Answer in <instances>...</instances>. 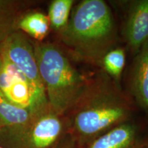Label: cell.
Segmentation results:
<instances>
[{"label":"cell","instance_id":"obj_7","mask_svg":"<svg viewBox=\"0 0 148 148\" xmlns=\"http://www.w3.org/2000/svg\"><path fill=\"white\" fill-rule=\"evenodd\" d=\"M123 35L129 50L134 56L148 41V0H137L130 3Z\"/></svg>","mask_w":148,"mask_h":148},{"label":"cell","instance_id":"obj_6","mask_svg":"<svg viewBox=\"0 0 148 148\" xmlns=\"http://www.w3.org/2000/svg\"><path fill=\"white\" fill-rule=\"evenodd\" d=\"M0 92L11 103L27 109L34 116L50 109L41 105L26 77L1 53Z\"/></svg>","mask_w":148,"mask_h":148},{"label":"cell","instance_id":"obj_12","mask_svg":"<svg viewBox=\"0 0 148 148\" xmlns=\"http://www.w3.org/2000/svg\"><path fill=\"white\" fill-rule=\"evenodd\" d=\"M125 64V51L123 48L115 47L103 57L100 68L118 86H121V75Z\"/></svg>","mask_w":148,"mask_h":148},{"label":"cell","instance_id":"obj_4","mask_svg":"<svg viewBox=\"0 0 148 148\" xmlns=\"http://www.w3.org/2000/svg\"><path fill=\"white\" fill-rule=\"evenodd\" d=\"M69 128L65 115H58L49 109L35 116L24 126L1 127L0 145L5 148H55Z\"/></svg>","mask_w":148,"mask_h":148},{"label":"cell","instance_id":"obj_9","mask_svg":"<svg viewBox=\"0 0 148 148\" xmlns=\"http://www.w3.org/2000/svg\"><path fill=\"white\" fill-rule=\"evenodd\" d=\"M88 148H143V145L137 127L127 121L95 138Z\"/></svg>","mask_w":148,"mask_h":148},{"label":"cell","instance_id":"obj_14","mask_svg":"<svg viewBox=\"0 0 148 148\" xmlns=\"http://www.w3.org/2000/svg\"><path fill=\"white\" fill-rule=\"evenodd\" d=\"M76 144H75V139H71L66 140L65 142L62 143H59L55 148H77L76 147Z\"/></svg>","mask_w":148,"mask_h":148},{"label":"cell","instance_id":"obj_1","mask_svg":"<svg viewBox=\"0 0 148 148\" xmlns=\"http://www.w3.org/2000/svg\"><path fill=\"white\" fill-rule=\"evenodd\" d=\"M133 103L103 71L90 79L84 92L66 114L77 140L95 139L128 121Z\"/></svg>","mask_w":148,"mask_h":148},{"label":"cell","instance_id":"obj_2","mask_svg":"<svg viewBox=\"0 0 148 148\" xmlns=\"http://www.w3.org/2000/svg\"><path fill=\"white\" fill-rule=\"evenodd\" d=\"M58 35L72 58L99 67L105 54L116 47L118 39L113 14L103 0L77 3Z\"/></svg>","mask_w":148,"mask_h":148},{"label":"cell","instance_id":"obj_11","mask_svg":"<svg viewBox=\"0 0 148 148\" xmlns=\"http://www.w3.org/2000/svg\"><path fill=\"white\" fill-rule=\"evenodd\" d=\"M17 26L38 41L47 36L50 28L47 15L40 12H29L18 20Z\"/></svg>","mask_w":148,"mask_h":148},{"label":"cell","instance_id":"obj_8","mask_svg":"<svg viewBox=\"0 0 148 148\" xmlns=\"http://www.w3.org/2000/svg\"><path fill=\"white\" fill-rule=\"evenodd\" d=\"M130 92L148 113V41L134 55L129 76Z\"/></svg>","mask_w":148,"mask_h":148},{"label":"cell","instance_id":"obj_5","mask_svg":"<svg viewBox=\"0 0 148 148\" xmlns=\"http://www.w3.org/2000/svg\"><path fill=\"white\" fill-rule=\"evenodd\" d=\"M0 53L16 66L29 81L39 102L49 107L45 88L40 78L34 54V45L20 32H14L5 36L1 44Z\"/></svg>","mask_w":148,"mask_h":148},{"label":"cell","instance_id":"obj_17","mask_svg":"<svg viewBox=\"0 0 148 148\" xmlns=\"http://www.w3.org/2000/svg\"><path fill=\"white\" fill-rule=\"evenodd\" d=\"M0 148H5V147H3V146L0 145Z\"/></svg>","mask_w":148,"mask_h":148},{"label":"cell","instance_id":"obj_15","mask_svg":"<svg viewBox=\"0 0 148 148\" xmlns=\"http://www.w3.org/2000/svg\"><path fill=\"white\" fill-rule=\"evenodd\" d=\"M10 4V1H3L0 0V18L5 15L9 8V5Z\"/></svg>","mask_w":148,"mask_h":148},{"label":"cell","instance_id":"obj_16","mask_svg":"<svg viewBox=\"0 0 148 148\" xmlns=\"http://www.w3.org/2000/svg\"><path fill=\"white\" fill-rule=\"evenodd\" d=\"M1 127H2V126H1V123H0V130H1Z\"/></svg>","mask_w":148,"mask_h":148},{"label":"cell","instance_id":"obj_13","mask_svg":"<svg viewBox=\"0 0 148 148\" xmlns=\"http://www.w3.org/2000/svg\"><path fill=\"white\" fill-rule=\"evenodd\" d=\"M74 3L73 0H53L49 5L47 17L50 27L58 33L67 25Z\"/></svg>","mask_w":148,"mask_h":148},{"label":"cell","instance_id":"obj_10","mask_svg":"<svg viewBox=\"0 0 148 148\" xmlns=\"http://www.w3.org/2000/svg\"><path fill=\"white\" fill-rule=\"evenodd\" d=\"M34 116L29 110L11 103L0 92V123L3 128L24 126Z\"/></svg>","mask_w":148,"mask_h":148},{"label":"cell","instance_id":"obj_3","mask_svg":"<svg viewBox=\"0 0 148 148\" xmlns=\"http://www.w3.org/2000/svg\"><path fill=\"white\" fill-rule=\"evenodd\" d=\"M33 45L49 108L58 115H65L82 96L90 78L77 69L56 44L37 42Z\"/></svg>","mask_w":148,"mask_h":148}]
</instances>
